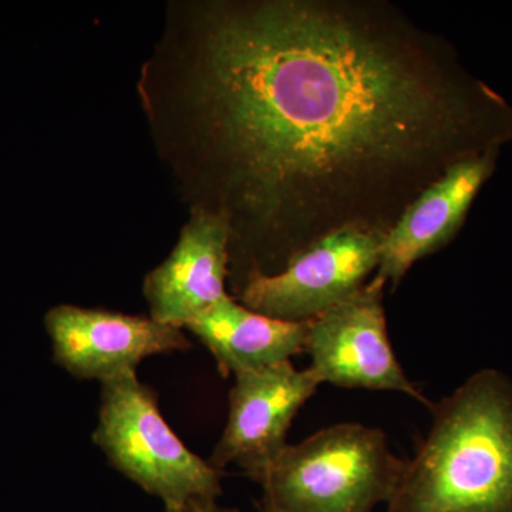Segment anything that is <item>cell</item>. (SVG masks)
Segmentation results:
<instances>
[{
  "label": "cell",
  "mask_w": 512,
  "mask_h": 512,
  "mask_svg": "<svg viewBox=\"0 0 512 512\" xmlns=\"http://www.w3.org/2000/svg\"><path fill=\"white\" fill-rule=\"evenodd\" d=\"M137 96L190 210L228 222L232 296L512 143L511 104L386 0L171 2Z\"/></svg>",
  "instance_id": "cell-1"
},
{
  "label": "cell",
  "mask_w": 512,
  "mask_h": 512,
  "mask_svg": "<svg viewBox=\"0 0 512 512\" xmlns=\"http://www.w3.org/2000/svg\"><path fill=\"white\" fill-rule=\"evenodd\" d=\"M389 512H512V382L485 369L430 406Z\"/></svg>",
  "instance_id": "cell-2"
},
{
  "label": "cell",
  "mask_w": 512,
  "mask_h": 512,
  "mask_svg": "<svg viewBox=\"0 0 512 512\" xmlns=\"http://www.w3.org/2000/svg\"><path fill=\"white\" fill-rule=\"evenodd\" d=\"M407 461L382 430L336 424L282 451L262 481L261 512H372L392 500Z\"/></svg>",
  "instance_id": "cell-3"
},
{
  "label": "cell",
  "mask_w": 512,
  "mask_h": 512,
  "mask_svg": "<svg viewBox=\"0 0 512 512\" xmlns=\"http://www.w3.org/2000/svg\"><path fill=\"white\" fill-rule=\"evenodd\" d=\"M93 441L111 467L160 498L165 510L217 503L222 493L224 471L175 436L160 412L156 393L140 382L136 372L101 383Z\"/></svg>",
  "instance_id": "cell-4"
},
{
  "label": "cell",
  "mask_w": 512,
  "mask_h": 512,
  "mask_svg": "<svg viewBox=\"0 0 512 512\" xmlns=\"http://www.w3.org/2000/svg\"><path fill=\"white\" fill-rule=\"evenodd\" d=\"M387 232L346 227L326 235L272 276H255L235 299L251 311L286 320L311 322L348 301L379 269Z\"/></svg>",
  "instance_id": "cell-5"
},
{
  "label": "cell",
  "mask_w": 512,
  "mask_h": 512,
  "mask_svg": "<svg viewBox=\"0 0 512 512\" xmlns=\"http://www.w3.org/2000/svg\"><path fill=\"white\" fill-rule=\"evenodd\" d=\"M386 282H367L348 301L309 322L305 353L320 383L346 389L386 390L431 404L404 373L393 352L384 313Z\"/></svg>",
  "instance_id": "cell-6"
},
{
  "label": "cell",
  "mask_w": 512,
  "mask_h": 512,
  "mask_svg": "<svg viewBox=\"0 0 512 512\" xmlns=\"http://www.w3.org/2000/svg\"><path fill=\"white\" fill-rule=\"evenodd\" d=\"M320 384L311 369L298 370L291 360L235 375L227 426L208 461L221 471L234 464L261 484L288 447L293 419Z\"/></svg>",
  "instance_id": "cell-7"
},
{
  "label": "cell",
  "mask_w": 512,
  "mask_h": 512,
  "mask_svg": "<svg viewBox=\"0 0 512 512\" xmlns=\"http://www.w3.org/2000/svg\"><path fill=\"white\" fill-rule=\"evenodd\" d=\"M43 322L53 362L80 380L107 382L136 372L147 357L191 349L183 329L151 316L63 303L49 309Z\"/></svg>",
  "instance_id": "cell-8"
},
{
  "label": "cell",
  "mask_w": 512,
  "mask_h": 512,
  "mask_svg": "<svg viewBox=\"0 0 512 512\" xmlns=\"http://www.w3.org/2000/svg\"><path fill=\"white\" fill-rule=\"evenodd\" d=\"M229 242L221 215L191 208L173 251L144 279L151 318L185 329L225 298Z\"/></svg>",
  "instance_id": "cell-9"
},
{
  "label": "cell",
  "mask_w": 512,
  "mask_h": 512,
  "mask_svg": "<svg viewBox=\"0 0 512 512\" xmlns=\"http://www.w3.org/2000/svg\"><path fill=\"white\" fill-rule=\"evenodd\" d=\"M501 151L448 168L403 212L384 239L377 278L397 288L417 261L446 247L463 227L471 205L497 168Z\"/></svg>",
  "instance_id": "cell-10"
},
{
  "label": "cell",
  "mask_w": 512,
  "mask_h": 512,
  "mask_svg": "<svg viewBox=\"0 0 512 512\" xmlns=\"http://www.w3.org/2000/svg\"><path fill=\"white\" fill-rule=\"evenodd\" d=\"M207 346L224 377L289 362L305 352L309 322H286L251 311L234 296L185 328Z\"/></svg>",
  "instance_id": "cell-11"
},
{
  "label": "cell",
  "mask_w": 512,
  "mask_h": 512,
  "mask_svg": "<svg viewBox=\"0 0 512 512\" xmlns=\"http://www.w3.org/2000/svg\"><path fill=\"white\" fill-rule=\"evenodd\" d=\"M164 512H241L235 508L221 507L217 503L190 505V507L177 508V510H165Z\"/></svg>",
  "instance_id": "cell-12"
}]
</instances>
